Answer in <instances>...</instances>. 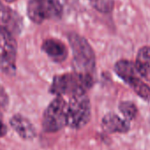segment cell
Wrapping results in <instances>:
<instances>
[{"mask_svg": "<svg viewBox=\"0 0 150 150\" xmlns=\"http://www.w3.org/2000/svg\"><path fill=\"white\" fill-rule=\"evenodd\" d=\"M17 42L11 33L0 28V71L7 76L16 73Z\"/></svg>", "mask_w": 150, "mask_h": 150, "instance_id": "6", "label": "cell"}, {"mask_svg": "<svg viewBox=\"0 0 150 150\" xmlns=\"http://www.w3.org/2000/svg\"><path fill=\"white\" fill-rule=\"evenodd\" d=\"M134 63L142 77L150 81V47L145 46L139 49Z\"/></svg>", "mask_w": 150, "mask_h": 150, "instance_id": "12", "label": "cell"}, {"mask_svg": "<svg viewBox=\"0 0 150 150\" xmlns=\"http://www.w3.org/2000/svg\"><path fill=\"white\" fill-rule=\"evenodd\" d=\"M10 126L17 133V134L23 140H33L37 134L33 123L25 116L21 114H14L10 119Z\"/></svg>", "mask_w": 150, "mask_h": 150, "instance_id": "8", "label": "cell"}, {"mask_svg": "<svg viewBox=\"0 0 150 150\" xmlns=\"http://www.w3.org/2000/svg\"><path fill=\"white\" fill-rule=\"evenodd\" d=\"M62 7L59 0H29L27 14L36 24H40L48 18H57L62 16Z\"/></svg>", "mask_w": 150, "mask_h": 150, "instance_id": "7", "label": "cell"}, {"mask_svg": "<svg viewBox=\"0 0 150 150\" xmlns=\"http://www.w3.org/2000/svg\"><path fill=\"white\" fill-rule=\"evenodd\" d=\"M42 51L54 62H64L69 54L66 45L58 39H47L41 46Z\"/></svg>", "mask_w": 150, "mask_h": 150, "instance_id": "9", "label": "cell"}, {"mask_svg": "<svg viewBox=\"0 0 150 150\" xmlns=\"http://www.w3.org/2000/svg\"><path fill=\"white\" fill-rule=\"evenodd\" d=\"M115 73L142 99L150 97V87L142 80L135 63L128 60H120L114 65Z\"/></svg>", "mask_w": 150, "mask_h": 150, "instance_id": "5", "label": "cell"}, {"mask_svg": "<svg viewBox=\"0 0 150 150\" xmlns=\"http://www.w3.org/2000/svg\"><path fill=\"white\" fill-rule=\"evenodd\" d=\"M119 109L127 121H131L136 117L137 107L130 101H122L119 105Z\"/></svg>", "mask_w": 150, "mask_h": 150, "instance_id": "13", "label": "cell"}, {"mask_svg": "<svg viewBox=\"0 0 150 150\" xmlns=\"http://www.w3.org/2000/svg\"><path fill=\"white\" fill-rule=\"evenodd\" d=\"M9 105V97L4 87L0 84V111L4 112L6 110Z\"/></svg>", "mask_w": 150, "mask_h": 150, "instance_id": "15", "label": "cell"}, {"mask_svg": "<svg viewBox=\"0 0 150 150\" xmlns=\"http://www.w3.org/2000/svg\"><path fill=\"white\" fill-rule=\"evenodd\" d=\"M67 102L63 97L56 96L45 109L41 126L43 131L48 134L59 132L67 127Z\"/></svg>", "mask_w": 150, "mask_h": 150, "instance_id": "4", "label": "cell"}, {"mask_svg": "<svg viewBox=\"0 0 150 150\" xmlns=\"http://www.w3.org/2000/svg\"><path fill=\"white\" fill-rule=\"evenodd\" d=\"M21 21L19 17L11 9L5 6L0 1V28L6 29L10 33H17L20 31Z\"/></svg>", "mask_w": 150, "mask_h": 150, "instance_id": "11", "label": "cell"}, {"mask_svg": "<svg viewBox=\"0 0 150 150\" xmlns=\"http://www.w3.org/2000/svg\"><path fill=\"white\" fill-rule=\"evenodd\" d=\"M67 127L72 129H81L91 120V106L86 94L69 98L67 103Z\"/></svg>", "mask_w": 150, "mask_h": 150, "instance_id": "3", "label": "cell"}, {"mask_svg": "<svg viewBox=\"0 0 150 150\" xmlns=\"http://www.w3.org/2000/svg\"><path fill=\"white\" fill-rule=\"evenodd\" d=\"M3 112L0 111V138L5 136V134H7V127L6 125L4 123V120H3Z\"/></svg>", "mask_w": 150, "mask_h": 150, "instance_id": "16", "label": "cell"}, {"mask_svg": "<svg viewBox=\"0 0 150 150\" xmlns=\"http://www.w3.org/2000/svg\"><path fill=\"white\" fill-rule=\"evenodd\" d=\"M5 2H7V3H13V2H15V1H17V0H4Z\"/></svg>", "mask_w": 150, "mask_h": 150, "instance_id": "17", "label": "cell"}, {"mask_svg": "<svg viewBox=\"0 0 150 150\" xmlns=\"http://www.w3.org/2000/svg\"><path fill=\"white\" fill-rule=\"evenodd\" d=\"M94 9L101 13H109L114 7V0H89Z\"/></svg>", "mask_w": 150, "mask_h": 150, "instance_id": "14", "label": "cell"}, {"mask_svg": "<svg viewBox=\"0 0 150 150\" xmlns=\"http://www.w3.org/2000/svg\"><path fill=\"white\" fill-rule=\"evenodd\" d=\"M94 76L77 72L65 73L54 76L49 92L55 96H69L86 94L93 86Z\"/></svg>", "mask_w": 150, "mask_h": 150, "instance_id": "1", "label": "cell"}, {"mask_svg": "<svg viewBox=\"0 0 150 150\" xmlns=\"http://www.w3.org/2000/svg\"><path fill=\"white\" fill-rule=\"evenodd\" d=\"M68 40L72 50L75 72L94 76L96 56L90 43L85 38L76 33H69Z\"/></svg>", "mask_w": 150, "mask_h": 150, "instance_id": "2", "label": "cell"}, {"mask_svg": "<svg viewBox=\"0 0 150 150\" xmlns=\"http://www.w3.org/2000/svg\"><path fill=\"white\" fill-rule=\"evenodd\" d=\"M104 131L109 134H125L130 130V123L127 120L121 119L115 113L110 112L105 115L101 122Z\"/></svg>", "mask_w": 150, "mask_h": 150, "instance_id": "10", "label": "cell"}]
</instances>
